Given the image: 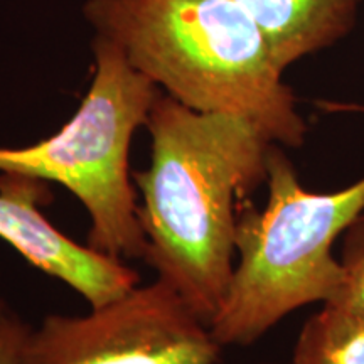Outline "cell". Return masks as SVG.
<instances>
[{
	"mask_svg": "<svg viewBox=\"0 0 364 364\" xmlns=\"http://www.w3.org/2000/svg\"><path fill=\"white\" fill-rule=\"evenodd\" d=\"M44 181L0 174V240L24 260L78 292L90 307L112 302L139 285V273L122 260L80 245L49 221Z\"/></svg>",
	"mask_w": 364,
	"mask_h": 364,
	"instance_id": "obj_6",
	"label": "cell"
},
{
	"mask_svg": "<svg viewBox=\"0 0 364 364\" xmlns=\"http://www.w3.org/2000/svg\"><path fill=\"white\" fill-rule=\"evenodd\" d=\"M290 364H364V314L326 302L300 329Z\"/></svg>",
	"mask_w": 364,
	"mask_h": 364,
	"instance_id": "obj_8",
	"label": "cell"
},
{
	"mask_svg": "<svg viewBox=\"0 0 364 364\" xmlns=\"http://www.w3.org/2000/svg\"><path fill=\"white\" fill-rule=\"evenodd\" d=\"M223 346L162 279L86 316L49 314L27 336L22 364H216Z\"/></svg>",
	"mask_w": 364,
	"mask_h": 364,
	"instance_id": "obj_5",
	"label": "cell"
},
{
	"mask_svg": "<svg viewBox=\"0 0 364 364\" xmlns=\"http://www.w3.org/2000/svg\"><path fill=\"white\" fill-rule=\"evenodd\" d=\"M265 36L282 70L353 31L363 0H233Z\"/></svg>",
	"mask_w": 364,
	"mask_h": 364,
	"instance_id": "obj_7",
	"label": "cell"
},
{
	"mask_svg": "<svg viewBox=\"0 0 364 364\" xmlns=\"http://www.w3.org/2000/svg\"><path fill=\"white\" fill-rule=\"evenodd\" d=\"M339 263L344 284L331 302L344 304L364 314V213L344 231Z\"/></svg>",
	"mask_w": 364,
	"mask_h": 364,
	"instance_id": "obj_9",
	"label": "cell"
},
{
	"mask_svg": "<svg viewBox=\"0 0 364 364\" xmlns=\"http://www.w3.org/2000/svg\"><path fill=\"white\" fill-rule=\"evenodd\" d=\"M31 327L0 295V364H22V353Z\"/></svg>",
	"mask_w": 364,
	"mask_h": 364,
	"instance_id": "obj_10",
	"label": "cell"
},
{
	"mask_svg": "<svg viewBox=\"0 0 364 364\" xmlns=\"http://www.w3.org/2000/svg\"><path fill=\"white\" fill-rule=\"evenodd\" d=\"M152 156L134 172L144 262L209 326L235 270L240 209L267 182L272 140L243 117L198 112L159 93Z\"/></svg>",
	"mask_w": 364,
	"mask_h": 364,
	"instance_id": "obj_1",
	"label": "cell"
},
{
	"mask_svg": "<svg viewBox=\"0 0 364 364\" xmlns=\"http://www.w3.org/2000/svg\"><path fill=\"white\" fill-rule=\"evenodd\" d=\"M267 186L265 206L240 209L238 262L209 322L223 348L252 346L297 309L338 297L344 275L332 247L364 213V177L331 193L306 189L277 144L268 152Z\"/></svg>",
	"mask_w": 364,
	"mask_h": 364,
	"instance_id": "obj_3",
	"label": "cell"
},
{
	"mask_svg": "<svg viewBox=\"0 0 364 364\" xmlns=\"http://www.w3.org/2000/svg\"><path fill=\"white\" fill-rule=\"evenodd\" d=\"M83 14L97 36L179 103L247 118L282 147L306 142L284 70L233 0H86Z\"/></svg>",
	"mask_w": 364,
	"mask_h": 364,
	"instance_id": "obj_2",
	"label": "cell"
},
{
	"mask_svg": "<svg viewBox=\"0 0 364 364\" xmlns=\"http://www.w3.org/2000/svg\"><path fill=\"white\" fill-rule=\"evenodd\" d=\"M93 54V81L75 115L38 144L0 147V174L63 186L88 213L90 248L117 260H144L130 145L147 124L159 86L112 41L97 36Z\"/></svg>",
	"mask_w": 364,
	"mask_h": 364,
	"instance_id": "obj_4",
	"label": "cell"
}]
</instances>
